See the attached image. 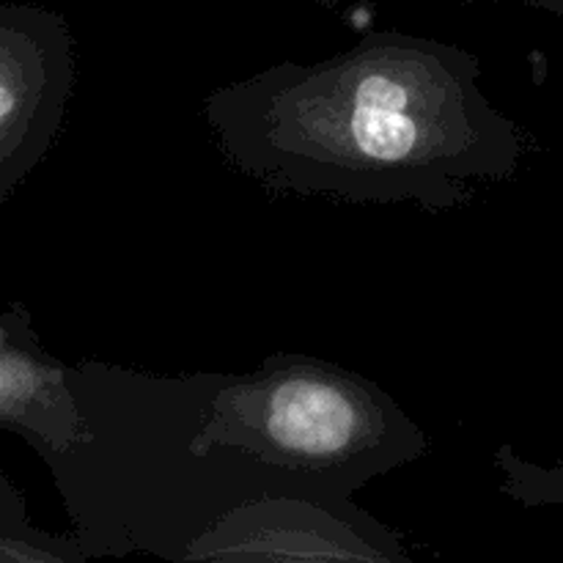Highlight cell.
<instances>
[{
	"instance_id": "6da1fadb",
	"label": "cell",
	"mask_w": 563,
	"mask_h": 563,
	"mask_svg": "<svg viewBox=\"0 0 563 563\" xmlns=\"http://www.w3.org/2000/svg\"><path fill=\"white\" fill-rule=\"evenodd\" d=\"M460 47L374 33L317 64L284 60L209 93L225 157L284 192L443 212L520 168L526 137Z\"/></svg>"
},
{
	"instance_id": "7a4b0ae2",
	"label": "cell",
	"mask_w": 563,
	"mask_h": 563,
	"mask_svg": "<svg viewBox=\"0 0 563 563\" xmlns=\"http://www.w3.org/2000/svg\"><path fill=\"white\" fill-rule=\"evenodd\" d=\"M71 379L88 438L47 465L88 559L146 550L185 561L218 517L264 498L245 471L196 445L209 374L157 379L82 363Z\"/></svg>"
},
{
	"instance_id": "3957f363",
	"label": "cell",
	"mask_w": 563,
	"mask_h": 563,
	"mask_svg": "<svg viewBox=\"0 0 563 563\" xmlns=\"http://www.w3.org/2000/svg\"><path fill=\"white\" fill-rule=\"evenodd\" d=\"M198 449L245 467L264 495L352 500L423 454L418 423L335 363L275 355L242 377L209 374Z\"/></svg>"
},
{
	"instance_id": "277c9868",
	"label": "cell",
	"mask_w": 563,
	"mask_h": 563,
	"mask_svg": "<svg viewBox=\"0 0 563 563\" xmlns=\"http://www.w3.org/2000/svg\"><path fill=\"white\" fill-rule=\"evenodd\" d=\"M394 561L399 542L352 500L264 495L234 506L187 548L185 561Z\"/></svg>"
},
{
	"instance_id": "5b68a950",
	"label": "cell",
	"mask_w": 563,
	"mask_h": 563,
	"mask_svg": "<svg viewBox=\"0 0 563 563\" xmlns=\"http://www.w3.org/2000/svg\"><path fill=\"white\" fill-rule=\"evenodd\" d=\"M71 77L66 22L31 5H0V201L53 146Z\"/></svg>"
},
{
	"instance_id": "8992f818",
	"label": "cell",
	"mask_w": 563,
	"mask_h": 563,
	"mask_svg": "<svg viewBox=\"0 0 563 563\" xmlns=\"http://www.w3.org/2000/svg\"><path fill=\"white\" fill-rule=\"evenodd\" d=\"M71 374L44 350L25 308H0V432L20 434L44 462L88 438Z\"/></svg>"
},
{
	"instance_id": "52a82bcc",
	"label": "cell",
	"mask_w": 563,
	"mask_h": 563,
	"mask_svg": "<svg viewBox=\"0 0 563 563\" xmlns=\"http://www.w3.org/2000/svg\"><path fill=\"white\" fill-rule=\"evenodd\" d=\"M498 465L504 471V489L509 498L526 506L563 504V465L539 467L520 460L509 445L498 451Z\"/></svg>"
},
{
	"instance_id": "ba28073f",
	"label": "cell",
	"mask_w": 563,
	"mask_h": 563,
	"mask_svg": "<svg viewBox=\"0 0 563 563\" xmlns=\"http://www.w3.org/2000/svg\"><path fill=\"white\" fill-rule=\"evenodd\" d=\"M88 559L77 539L5 537L0 533V561H82Z\"/></svg>"
},
{
	"instance_id": "9c48e42d",
	"label": "cell",
	"mask_w": 563,
	"mask_h": 563,
	"mask_svg": "<svg viewBox=\"0 0 563 563\" xmlns=\"http://www.w3.org/2000/svg\"><path fill=\"white\" fill-rule=\"evenodd\" d=\"M0 533H5V537H42V531H36L27 522L25 500L3 473H0Z\"/></svg>"
},
{
	"instance_id": "30bf717a",
	"label": "cell",
	"mask_w": 563,
	"mask_h": 563,
	"mask_svg": "<svg viewBox=\"0 0 563 563\" xmlns=\"http://www.w3.org/2000/svg\"><path fill=\"white\" fill-rule=\"evenodd\" d=\"M533 5H542V9L553 11V14L563 16V0H531Z\"/></svg>"
}]
</instances>
